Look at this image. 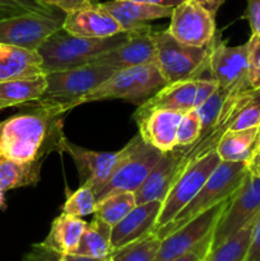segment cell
Wrapping results in <instances>:
<instances>
[{
	"instance_id": "cell-23",
	"label": "cell",
	"mask_w": 260,
	"mask_h": 261,
	"mask_svg": "<svg viewBox=\"0 0 260 261\" xmlns=\"http://www.w3.org/2000/svg\"><path fill=\"white\" fill-rule=\"evenodd\" d=\"M45 74L37 51L0 43V83Z\"/></svg>"
},
{
	"instance_id": "cell-24",
	"label": "cell",
	"mask_w": 260,
	"mask_h": 261,
	"mask_svg": "<svg viewBox=\"0 0 260 261\" xmlns=\"http://www.w3.org/2000/svg\"><path fill=\"white\" fill-rule=\"evenodd\" d=\"M260 149L257 126L241 130H227L216 148L224 162H249Z\"/></svg>"
},
{
	"instance_id": "cell-46",
	"label": "cell",
	"mask_w": 260,
	"mask_h": 261,
	"mask_svg": "<svg viewBox=\"0 0 260 261\" xmlns=\"http://www.w3.org/2000/svg\"><path fill=\"white\" fill-rule=\"evenodd\" d=\"M56 261H64V257H60V259H58Z\"/></svg>"
},
{
	"instance_id": "cell-47",
	"label": "cell",
	"mask_w": 260,
	"mask_h": 261,
	"mask_svg": "<svg viewBox=\"0 0 260 261\" xmlns=\"http://www.w3.org/2000/svg\"><path fill=\"white\" fill-rule=\"evenodd\" d=\"M2 125H3V122H0V127H2Z\"/></svg>"
},
{
	"instance_id": "cell-17",
	"label": "cell",
	"mask_w": 260,
	"mask_h": 261,
	"mask_svg": "<svg viewBox=\"0 0 260 261\" xmlns=\"http://www.w3.org/2000/svg\"><path fill=\"white\" fill-rule=\"evenodd\" d=\"M184 114L172 110H153L135 117L139 133L145 143L168 153L176 148V137Z\"/></svg>"
},
{
	"instance_id": "cell-34",
	"label": "cell",
	"mask_w": 260,
	"mask_h": 261,
	"mask_svg": "<svg viewBox=\"0 0 260 261\" xmlns=\"http://www.w3.org/2000/svg\"><path fill=\"white\" fill-rule=\"evenodd\" d=\"M201 130H203L201 119L196 110H191V111L184 114L177 129L176 147H189V145L194 144L200 137Z\"/></svg>"
},
{
	"instance_id": "cell-33",
	"label": "cell",
	"mask_w": 260,
	"mask_h": 261,
	"mask_svg": "<svg viewBox=\"0 0 260 261\" xmlns=\"http://www.w3.org/2000/svg\"><path fill=\"white\" fill-rule=\"evenodd\" d=\"M231 96L232 94H228L227 92L222 91L221 88H217V91L200 107L195 109L199 112V115H200L201 126H203L201 132L211 129V127H213L218 122L219 117L223 114L227 101H228Z\"/></svg>"
},
{
	"instance_id": "cell-28",
	"label": "cell",
	"mask_w": 260,
	"mask_h": 261,
	"mask_svg": "<svg viewBox=\"0 0 260 261\" xmlns=\"http://www.w3.org/2000/svg\"><path fill=\"white\" fill-rule=\"evenodd\" d=\"M255 219H252L228 240L222 242L216 249L212 250L206 261H246L250 244H251Z\"/></svg>"
},
{
	"instance_id": "cell-37",
	"label": "cell",
	"mask_w": 260,
	"mask_h": 261,
	"mask_svg": "<svg viewBox=\"0 0 260 261\" xmlns=\"http://www.w3.org/2000/svg\"><path fill=\"white\" fill-rule=\"evenodd\" d=\"M36 2L51 8H58V9L63 10L65 13L99 3L98 0H36Z\"/></svg>"
},
{
	"instance_id": "cell-2",
	"label": "cell",
	"mask_w": 260,
	"mask_h": 261,
	"mask_svg": "<svg viewBox=\"0 0 260 261\" xmlns=\"http://www.w3.org/2000/svg\"><path fill=\"white\" fill-rule=\"evenodd\" d=\"M114 73V69L94 63L47 73V87L42 97L23 106L40 110L50 117L58 119L65 112L79 106L82 97L101 86Z\"/></svg>"
},
{
	"instance_id": "cell-49",
	"label": "cell",
	"mask_w": 260,
	"mask_h": 261,
	"mask_svg": "<svg viewBox=\"0 0 260 261\" xmlns=\"http://www.w3.org/2000/svg\"><path fill=\"white\" fill-rule=\"evenodd\" d=\"M259 150H260V149H259Z\"/></svg>"
},
{
	"instance_id": "cell-11",
	"label": "cell",
	"mask_w": 260,
	"mask_h": 261,
	"mask_svg": "<svg viewBox=\"0 0 260 261\" xmlns=\"http://www.w3.org/2000/svg\"><path fill=\"white\" fill-rule=\"evenodd\" d=\"M249 55L247 43L240 46H227L216 37L209 54V74L218 84V88L228 94L241 93L252 89L247 79Z\"/></svg>"
},
{
	"instance_id": "cell-40",
	"label": "cell",
	"mask_w": 260,
	"mask_h": 261,
	"mask_svg": "<svg viewBox=\"0 0 260 261\" xmlns=\"http://www.w3.org/2000/svg\"><path fill=\"white\" fill-rule=\"evenodd\" d=\"M193 2H195L196 4H199L201 8H204L206 12L211 13L213 17H216L217 12H218L221 5L224 3V0H193Z\"/></svg>"
},
{
	"instance_id": "cell-39",
	"label": "cell",
	"mask_w": 260,
	"mask_h": 261,
	"mask_svg": "<svg viewBox=\"0 0 260 261\" xmlns=\"http://www.w3.org/2000/svg\"><path fill=\"white\" fill-rule=\"evenodd\" d=\"M246 261H260V213L256 217L252 229L251 244H250L249 254Z\"/></svg>"
},
{
	"instance_id": "cell-16",
	"label": "cell",
	"mask_w": 260,
	"mask_h": 261,
	"mask_svg": "<svg viewBox=\"0 0 260 261\" xmlns=\"http://www.w3.org/2000/svg\"><path fill=\"white\" fill-rule=\"evenodd\" d=\"M63 28L70 35L89 38H106L125 32L119 22L99 7V3L65 13Z\"/></svg>"
},
{
	"instance_id": "cell-7",
	"label": "cell",
	"mask_w": 260,
	"mask_h": 261,
	"mask_svg": "<svg viewBox=\"0 0 260 261\" xmlns=\"http://www.w3.org/2000/svg\"><path fill=\"white\" fill-rule=\"evenodd\" d=\"M124 148V155L96 194L97 201L112 194L135 193L163 155L161 150L145 143L139 134Z\"/></svg>"
},
{
	"instance_id": "cell-20",
	"label": "cell",
	"mask_w": 260,
	"mask_h": 261,
	"mask_svg": "<svg viewBox=\"0 0 260 261\" xmlns=\"http://www.w3.org/2000/svg\"><path fill=\"white\" fill-rule=\"evenodd\" d=\"M99 7L109 12L119 22L125 32L147 27L150 20L170 18L173 7L148 4L134 0H107Z\"/></svg>"
},
{
	"instance_id": "cell-27",
	"label": "cell",
	"mask_w": 260,
	"mask_h": 261,
	"mask_svg": "<svg viewBox=\"0 0 260 261\" xmlns=\"http://www.w3.org/2000/svg\"><path fill=\"white\" fill-rule=\"evenodd\" d=\"M41 163L35 162H14V161L0 160V191L13 189L35 186L40 181Z\"/></svg>"
},
{
	"instance_id": "cell-36",
	"label": "cell",
	"mask_w": 260,
	"mask_h": 261,
	"mask_svg": "<svg viewBox=\"0 0 260 261\" xmlns=\"http://www.w3.org/2000/svg\"><path fill=\"white\" fill-rule=\"evenodd\" d=\"M212 240H213V233L205 237L201 242H199L190 251L185 252V254L180 255L171 261H206L212 251Z\"/></svg>"
},
{
	"instance_id": "cell-43",
	"label": "cell",
	"mask_w": 260,
	"mask_h": 261,
	"mask_svg": "<svg viewBox=\"0 0 260 261\" xmlns=\"http://www.w3.org/2000/svg\"><path fill=\"white\" fill-rule=\"evenodd\" d=\"M64 257V261H109V259H94V257L88 256H79V255H66Z\"/></svg>"
},
{
	"instance_id": "cell-10",
	"label": "cell",
	"mask_w": 260,
	"mask_h": 261,
	"mask_svg": "<svg viewBox=\"0 0 260 261\" xmlns=\"http://www.w3.org/2000/svg\"><path fill=\"white\" fill-rule=\"evenodd\" d=\"M260 213V177L249 175L231 196L213 229L212 250L233 236Z\"/></svg>"
},
{
	"instance_id": "cell-22",
	"label": "cell",
	"mask_w": 260,
	"mask_h": 261,
	"mask_svg": "<svg viewBox=\"0 0 260 261\" xmlns=\"http://www.w3.org/2000/svg\"><path fill=\"white\" fill-rule=\"evenodd\" d=\"M180 177L178 157L175 150L163 153L160 162L154 166L143 185L134 193L137 204L162 201L167 196L173 184Z\"/></svg>"
},
{
	"instance_id": "cell-6",
	"label": "cell",
	"mask_w": 260,
	"mask_h": 261,
	"mask_svg": "<svg viewBox=\"0 0 260 261\" xmlns=\"http://www.w3.org/2000/svg\"><path fill=\"white\" fill-rule=\"evenodd\" d=\"M155 43V65L166 83L203 78L209 71V47L185 45L166 31H153Z\"/></svg>"
},
{
	"instance_id": "cell-45",
	"label": "cell",
	"mask_w": 260,
	"mask_h": 261,
	"mask_svg": "<svg viewBox=\"0 0 260 261\" xmlns=\"http://www.w3.org/2000/svg\"><path fill=\"white\" fill-rule=\"evenodd\" d=\"M257 139H259V142H260V122H259V125H257Z\"/></svg>"
},
{
	"instance_id": "cell-25",
	"label": "cell",
	"mask_w": 260,
	"mask_h": 261,
	"mask_svg": "<svg viewBox=\"0 0 260 261\" xmlns=\"http://www.w3.org/2000/svg\"><path fill=\"white\" fill-rule=\"evenodd\" d=\"M47 87L46 74L31 78L13 79L0 83V111L8 107L23 106L42 97Z\"/></svg>"
},
{
	"instance_id": "cell-41",
	"label": "cell",
	"mask_w": 260,
	"mask_h": 261,
	"mask_svg": "<svg viewBox=\"0 0 260 261\" xmlns=\"http://www.w3.org/2000/svg\"><path fill=\"white\" fill-rule=\"evenodd\" d=\"M247 166H249V171L252 175L260 177V150H257L256 154L247 162Z\"/></svg>"
},
{
	"instance_id": "cell-30",
	"label": "cell",
	"mask_w": 260,
	"mask_h": 261,
	"mask_svg": "<svg viewBox=\"0 0 260 261\" xmlns=\"http://www.w3.org/2000/svg\"><path fill=\"white\" fill-rule=\"evenodd\" d=\"M162 240L154 233L144 239L115 250L111 255L112 261H154Z\"/></svg>"
},
{
	"instance_id": "cell-35",
	"label": "cell",
	"mask_w": 260,
	"mask_h": 261,
	"mask_svg": "<svg viewBox=\"0 0 260 261\" xmlns=\"http://www.w3.org/2000/svg\"><path fill=\"white\" fill-rule=\"evenodd\" d=\"M247 55H249V73L247 79L252 89L260 88V37L251 33L247 41Z\"/></svg>"
},
{
	"instance_id": "cell-48",
	"label": "cell",
	"mask_w": 260,
	"mask_h": 261,
	"mask_svg": "<svg viewBox=\"0 0 260 261\" xmlns=\"http://www.w3.org/2000/svg\"><path fill=\"white\" fill-rule=\"evenodd\" d=\"M109 261H112V259H111V257H110V259H109Z\"/></svg>"
},
{
	"instance_id": "cell-38",
	"label": "cell",
	"mask_w": 260,
	"mask_h": 261,
	"mask_svg": "<svg viewBox=\"0 0 260 261\" xmlns=\"http://www.w3.org/2000/svg\"><path fill=\"white\" fill-rule=\"evenodd\" d=\"M244 17L251 27V33L260 37V0H247Z\"/></svg>"
},
{
	"instance_id": "cell-26",
	"label": "cell",
	"mask_w": 260,
	"mask_h": 261,
	"mask_svg": "<svg viewBox=\"0 0 260 261\" xmlns=\"http://www.w3.org/2000/svg\"><path fill=\"white\" fill-rule=\"evenodd\" d=\"M111 233V226L97 217H93L91 222H87L78 247L71 255L94 257V259H109L114 252Z\"/></svg>"
},
{
	"instance_id": "cell-8",
	"label": "cell",
	"mask_w": 260,
	"mask_h": 261,
	"mask_svg": "<svg viewBox=\"0 0 260 261\" xmlns=\"http://www.w3.org/2000/svg\"><path fill=\"white\" fill-rule=\"evenodd\" d=\"M64 18L46 7L0 18V43L37 51L53 33L63 27Z\"/></svg>"
},
{
	"instance_id": "cell-15",
	"label": "cell",
	"mask_w": 260,
	"mask_h": 261,
	"mask_svg": "<svg viewBox=\"0 0 260 261\" xmlns=\"http://www.w3.org/2000/svg\"><path fill=\"white\" fill-rule=\"evenodd\" d=\"M92 63L116 70L155 63V43L152 27L130 31L125 42L97 56Z\"/></svg>"
},
{
	"instance_id": "cell-32",
	"label": "cell",
	"mask_w": 260,
	"mask_h": 261,
	"mask_svg": "<svg viewBox=\"0 0 260 261\" xmlns=\"http://www.w3.org/2000/svg\"><path fill=\"white\" fill-rule=\"evenodd\" d=\"M96 203V193L93 189L88 185H82L73 194L68 195L61 209L64 213L82 218L89 214H94Z\"/></svg>"
},
{
	"instance_id": "cell-13",
	"label": "cell",
	"mask_w": 260,
	"mask_h": 261,
	"mask_svg": "<svg viewBox=\"0 0 260 261\" xmlns=\"http://www.w3.org/2000/svg\"><path fill=\"white\" fill-rule=\"evenodd\" d=\"M56 149L70 155L76 166L82 185L91 186L96 194L105 185L107 178L114 171L115 166L125 153V148L115 153L88 150L70 143L64 137V134L58 138Z\"/></svg>"
},
{
	"instance_id": "cell-14",
	"label": "cell",
	"mask_w": 260,
	"mask_h": 261,
	"mask_svg": "<svg viewBox=\"0 0 260 261\" xmlns=\"http://www.w3.org/2000/svg\"><path fill=\"white\" fill-rule=\"evenodd\" d=\"M228 200L208 209L200 216L191 219L189 223L184 224L177 231L165 237L161 242V247L154 261H171L175 257L190 251L199 242L213 233L214 227H216L222 212L226 208Z\"/></svg>"
},
{
	"instance_id": "cell-19",
	"label": "cell",
	"mask_w": 260,
	"mask_h": 261,
	"mask_svg": "<svg viewBox=\"0 0 260 261\" xmlns=\"http://www.w3.org/2000/svg\"><path fill=\"white\" fill-rule=\"evenodd\" d=\"M87 222L79 217L61 213L54 219L47 237L35 246L38 254H48L60 259L61 256L71 255L78 247Z\"/></svg>"
},
{
	"instance_id": "cell-1",
	"label": "cell",
	"mask_w": 260,
	"mask_h": 261,
	"mask_svg": "<svg viewBox=\"0 0 260 261\" xmlns=\"http://www.w3.org/2000/svg\"><path fill=\"white\" fill-rule=\"evenodd\" d=\"M61 132L60 117L54 119L45 112L28 107L27 112L3 121L0 127V160L35 162L56 148Z\"/></svg>"
},
{
	"instance_id": "cell-12",
	"label": "cell",
	"mask_w": 260,
	"mask_h": 261,
	"mask_svg": "<svg viewBox=\"0 0 260 261\" xmlns=\"http://www.w3.org/2000/svg\"><path fill=\"white\" fill-rule=\"evenodd\" d=\"M167 32L185 45L209 47L216 40V19L193 0L173 8Z\"/></svg>"
},
{
	"instance_id": "cell-18",
	"label": "cell",
	"mask_w": 260,
	"mask_h": 261,
	"mask_svg": "<svg viewBox=\"0 0 260 261\" xmlns=\"http://www.w3.org/2000/svg\"><path fill=\"white\" fill-rule=\"evenodd\" d=\"M161 208L162 201L137 204L122 221L112 227L111 244L114 251L152 234L155 229Z\"/></svg>"
},
{
	"instance_id": "cell-9",
	"label": "cell",
	"mask_w": 260,
	"mask_h": 261,
	"mask_svg": "<svg viewBox=\"0 0 260 261\" xmlns=\"http://www.w3.org/2000/svg\"><path fill=\"white\" fill-rule=\"evenodd\" d=\"M221 162L218 153L213 150L196 160L181 173L163 200L154 232L170 223L190 203Z\"/></svg>"
},
{
	"instance_id": "cell-29",
	"label": "cell",
	"mask_w": 260,
	"mask_h": 261,
	"mask_svg": "<svg viewBox=\"0 0 260 261\" xmlns=\"http://www.w3.org/2000/svg\"><path fill=\"white\" fill-rule=\"evenodd\" d=\"M137 206L134 193H119L106 196L96 203L94 217L114 227Z\"/></svg>"
},
{
	"instance_id": "cell-4",
	"label": "cell",
	"mask_w": 260,
	"mask_h": 261,
	"mask_svg": "<svg viewBox=\"0 0 260 261\" xmlns=\"http://www.w3.org/2000/svg\"><path fill=\"white\" fill-rule=\"evenodd\" d=\"M249 175L247 162H224L222 161L214 170L199 193L191 199L190 203L168 224L154 232L155 236L163 240L172 232L177 231L191 219L200 216L208 209L228 200L244 184Z\"/></svg>"
},
{
	"instance_id": "cell-44",
	"label": "cell",
	"mask_w": 260,
	"mask_h": 261,
	"mask_svg": "<svg viewBox=\"0 0 260 261\" xmlns=\"http://www.w3.org/2000/svg\"><path fill=\"white\" fill-rule=\"evenodd\" d=\"M5 208V199H4V193L0 191V209Z\"/></svg>"
},
{
	"instance_id": "cell-31",
	"label": "cell",
	"mask_w": 260,
	"mask_h": 261,
	"mask_svg": "<svg viewBox=\"0 0 260 261\" xmlns=\"http://www.w3.org/2000/svg\"><path fill=\"white\" fill-rule=\"evenodd\" d=\"M260 122V88L244 93L237 114L229 130H241L257 126Z\"/></svg>"
},
{
	"instance_id": "cell-5",
	"label": "cell",
	"mask_w": 260,
	"mask_h": 261,
	"mask_svg": "<svg viewBox=\"0 0 260 261\" xmlns=\"http://www.w3.org/2000/svg\"><path fill=\"white\" fill-rule=\"evenodd\" d=\"M166 84L155 63L133 66L115 71L101 86L82 97L81 105L105 99H125L139 106Z\"/></svg>"
},
{
	"instance_id": "cell-3",
	"label": "cell",
	"mask_w": 260,
	"mask_h": 261,
	"mask_svg": "<svg viewBox=\"0 0 260 261\" xmlns=\"http://www.w3.org/2000/svg\"><path fill=\"white\" fill-rule=\"evenodd\" d=\"M129 35L130 31L106 38H89L70 35L61 27L40 46L37 53L42 59L45 74L66 70L91 64L98 55L125 42Z\"/></svg>"
},
{
	"instance_id": "cell-21",
	"label": "cell",
	"mask_w": 260,
	"mask_h": 261,
	"mask_svg": "<svg viewBox=\"0 0 260 261\" xmlns=\"http://www.w3.org/2000/svg\"><path fill=\"white\" fill-rule=\"evenodd\" d=\"M196 87H198V79L167 83L158 89L153 96H150L147 101L139 105L133 117L135 119L153 110H172L183 114L195 110Z\"/></svg>"
},
{
	"instance_id": "cell-42",
	"label": "cell",
	"mask_w": 260,
	"mask_h": 261,
	"mask_svg": "<svg viewBox=\"0 0 260 261\" xmlns=\"http://www.w3.org/2000/svg\"><path fill=\"white\" fill-rule=\"evenodd\" d=\"M134 2H142L148 3V4H155V5H163V7H177L185 0H134Z\"/></svg>"
}]
</instances>
